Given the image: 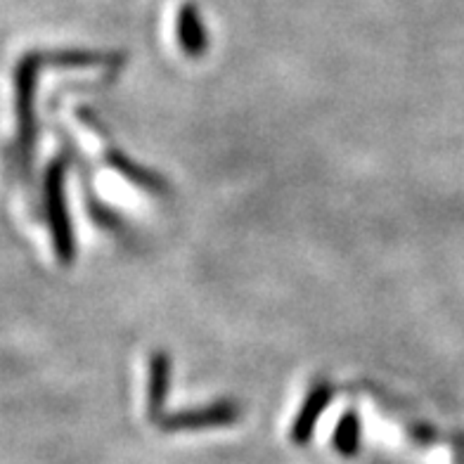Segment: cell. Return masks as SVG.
I'll return each instance as SVG.
<instances>
[{
    "mask_svg": "<svg viewBox=\"0 0 464 464\" xmlns=\"http://www.w3.org/2000/svg\"><path fill=\"white\" fill-rule=\"evenodd\" d=\"M45 55L29 53L14 67V111H17V138L13 147V164L19 176H26L34 161V150L38 145V111L36 91L38 73L45 67Z\"/></svg>",
    "mask_w": 464,
    "mask_h": 464,
    "instance_id": "1",
    "label": "cell"
},
{
    "mask_svg": "<svg viewBox=\"0 0 464 464\" xmlns=\"http://www.w3.org/2000/svg\"><path fill=\"white\" fill-rule=\"evenodd\" d=\"M64 161L55 160L48 166L44 180V207L50 226V237L55 246V256L60 263L69 266L76 258V242H73L72 220L67 214V197H64Z\"/></svg>",
    "mask_w": 464,
    "mask_h": 464,
    "instance_id": "2",
    "label": "cell"
},
{
    "mask_svg": "<svg viewBox=\"0 0 464 464\" xmlns=\"http://www.w3.org/2000/svg\"><path fill=\"white\" fill-rule=\"evenodd\" d=\"M178 41L189 57H199L208 48V34L195 3H185L178 13Z\"/></svg>",
    "mask_w": 464,
    "mask_h": 464,
    "instance_id": "3",
    "label": "cell"
},
{
    "mask_svg": "<svg viewBox=\"0 0 464 464\" xmlns=\"http://www.w3.org/2000/svg\"><path fill=\"white\" fill-rule=\"evenodd\" d=\"M330 396H332V389L327 386V382H320V384L313 389L308 401H305L304 410H301L299 420H296V427H294V440H296V443H305V439L311 436L313 424H315L320 412L327 408Z\"/></svg>",
    "mask_w": 464,
    "mask_h": 464,
    "instance_id": "4",
    "label": "cell"
},
{
    "mask_svg": "<svg viewBox=\"0 0 464 464\" xmlns=\"http://www.w3.org/2000/svg\"><path fill=\"white\" fill-rule=\"evenodd\" d=\"M237 417V408L232 405H216L208 410H197L189 415H178L176 421L166 424V429H195V427H208V424H223Z\"/></svg>",
    "mask_w": 464,
    "mask_h": 464,
    "instance_id": "5",
    "label": "cell"
},
{
    "mask_svg": "<svg viewBox=\"0 0 464 464\" xmlns=\"http://www.w3.org/2000/svg\"><path fill=\"white\" fill-rule=\"evenodd\" d=\"M169 374H171V365L166 361V355H157L152 365V386H150V403H152V412L160 408L161 398H164L166 389H169Z\"/></svg>",
    "mask_w": 464,
    "mask_h": 464,
    "instance_id": "6",
    "label": "cell"
},
{
    "mask_svg": "<svg viewBox=\"0 0 464 464\" xmlns=\"http://www.w3.org/2000/svg\"><path fill=\"white\" fill-rule=\"evenodd\" d=\"M355 440H358V421L353 415H348L336 429V446L348 452L353 450Z\"/></svg>",
    "mask_w": 464,
    "mask_h": 464,
    "instance_id": "7",
    "label": "cell"
}]
</instances>
